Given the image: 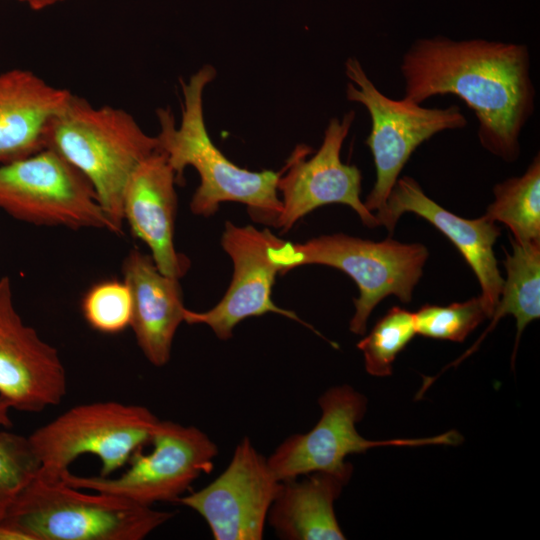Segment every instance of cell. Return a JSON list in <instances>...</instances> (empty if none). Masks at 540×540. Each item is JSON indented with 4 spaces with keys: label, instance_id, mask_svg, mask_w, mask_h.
I'll use <instances>...</instances> for the list:
<instances>
[{
    "label": "cell",
    "instance_id": "6da1fadb",
    "mask_svg": "<svg viewBox=\"0 0 540 540\" xmlns=\"http://www.w3.org/2000/svg\"><path fill=\"white\" fill-rule=\"evenodd\" d=\"M404 98L422 104L459 97L474 112L481 146L506 162L520 155V135L535 111L536 90L525 44L443 35L415 40L402 56Z\"/></svg>",
    "mask_w": 540,
    "mask_h": 540
},
{
    "label": "cell",
    "instance_id": "7a4b0ae2",
    "mask_svg": "<svg viewBox=\"0 0 540 540\" xmlns=\"http://www.w3.org/2000/svg\"><path fill=\"white\" fill-rule=\"evenodd\" d=\"M215 77V68L204 65L187 82L181 80L183 105L179 127L170 109H157L160 124L157 149L166 155L177 184L184 182L187 166L198 172L200 184L190 202L194 215L209 217L218 211L220 203L239 202L247 206L253 220L275 226L283 207L277 194L281 170L253 172L240 168L209 137L203 92Z\"/></svg>",
    "mask_w": 540,
    "mask_h": 540
},
{
    "label": "cell",
    "instance_id": "3957f363",
    "mask_svg": "<svg viewBox=\"0 0 540 540\" xmlns=\"http://www.w3.org/2000/svg\"><path fill=\"white\" fill-rule=\"evenodd\" d=\"M157 146L156 136L145 133L124 109L96 107L73 93L46 132V148L61 155L89 181L116 234L122 232L124 222L126 183Z\"/></svg>",
    "mask_w": 540,
    "mask_h": 540
},
{
    "label": "cell",
    "instance_id": "277c9868",
    "mask_svg": "<svg viewBox=\"0 0 540 540\" xmlns=\"http://www.w3.org/2000/svg\"><path fill=\"white\" fill-rule=\"evenodd\" d=\"M93 492L37 472L0 524L27 540H142L173 517L117 495Z\"/></svg>",
    "mask_w": 540,
    "mask_h": 540
},
{
    "label": "cell",
    "instance_id": "5b68a950",
    "mask_svg": "<svg viewBox=\"0 0 540 540\" xmlns=\"http://www.w3.org/2000/svg\"><path fill=\"white\" fill-rule=\"evenodd\" d=\"M159 421L145 406L97 401L71 407L28 439L42 475L61 477L77 458L92 454L101 462L99 475L108 477L150 443Z\"/></svg>",
    "mask_w": 540,
    "mask_h": 540
},
{
    "label": "cell",
    "instance_id": "8992f818",
    "mask_svg": "<svg viewBox=\"0 0 540 540\" xmlns=\"http://www.w3.org/2000/svg\"><path fill=\"white\" fill-rule=\"evenodd\" d=\"M282 273L306 264L334 267L357 284L355 313L349 329L364 335L373 309L389 295L409 303L428 258L427 248L393 239L375 242L343 233L323 235L304 243L284 241Z\"/></svg>",
    "mask_w": 540,
    "mask_h": 540
},
{
    "label": "cell",
    "instance_id": "52a82bcc",
    "mask_svg": "<svg viewBox=\"0 0 540 540\" xmlns=\"http://www.w3.org/2000/svg\"><path fill=\"white\" fill-rule=\"evenodd\" d=\"M345 73L350 80L346 98L363 105L371 118L365 144L373 156L376 179L364 205L370 212H378L412 153L442 131L464 128L467 119L457 105L429 108L404 97L384 95L355 57L346 60Z\"/></svg>",
    "mask_w": 540,
    "mask_h": 540
},
{
    "label": "cell",
    "instance_id": "ba28073f",
    "mask_svg": "<svg viewBox=\"0 0 540 540\" xmlns=\"http://www.w3.org/2000/svg\"><path fill=\"white\" fill-rule=\"evenodd\" d=\"M145 454L137 450L128 468L113 477L80 476L69 470L61 478L82 490L109 493L143 506L156 502H175L203 473H209L218 447L199 428L160 420Z\"/></svg>",
    "mask_w": 540,
    "mask_h": 540
},
{
    "label": "cell",
    "instance_id": "9c48e42d",
    "mask_svg": "<svg viewBox=\"0 0 540 540\" xmlns=\"http://www.w3.org/2000/svg\"><path fill=\"white\" fill-rule=\"evenodd\" d=\"M0 210L34 225L115 233L89 181L50 148L0 164Z\"/></svg>",
    "mask_w": 540,
    "mask_h": 540
},
{
    "label": "cell",
    "instance_id": "30bf717a",
    "mask_svg": "<svg viewBox=\"0 0 540 540\" xmlns=\"http://www.w3.org/2000/svg\"><path fill=\"white\" fill-rule=\"evenodd\" d=\"M321 417L306 433H295L281 442L267 457L279 481L299 478L317 471H340L350 465L345 458L380 446L458 445L457 431L417 439L373 441L356 429L367 408V399L349 385L334 386L318 400Z\"/></svg>",
    "mask_w": 540,
    "mask_h": 540
},
{
    "label": "cell",
    "instance_id": "8fae6325",
    "mask_svg": "<svg viewBox=\"0 0 540 540\" xmlns=\"http://www.w3.org/2000/svg\"><path fill=\"white\" fill-rule=\"evenodd\" d=\"M354 119L353 110L341 119L332 118L319 150L307 159L312 149L299 145L281 169L277 190L282 195L283 207L274 227L282 233H287L299 219L316 208L332 203L351 207L366 226H378L375 215L360 198L361 171L355 165L343 163L340 158Z\"/></svg>",
    "mask_w": 540,
    "mask_h": 540
},
{
    "label": "cell",
    "instance_id": "7c38bea8",
    "mask_svg": "<svg viewBox=\"0 0 540 540\" xmlns=\"http://www.w3.org/2000/svg\"><path fill=\"white\" fill-rule=\"evenodd\" d=\"M284 240L268 229L225 223L221 245L234 266L232 281L224 297L212 309L184 311V322L204 324L221 340H228L241 321L266 313H276L298 321L319 334L302 321L293 311L278 307L271 298L277 273L283 270L281 249Z\"/></svg>",
    "mask_w": 540,
    "mask_h": 540
},
{
    "label": "cell",
    "instance_id": "4fadbf2b",
    "mask_svg": "<svg viewBox=\"0 0 540 540\" xmlns=\"http://www.w3.org/2000/svg\"><path fill=\"white\" fill-rule=\"evenodd\" d=\"M280 483L267 457L245 437L214 481L176 503L202 516L215 540H260Z\"/></svg>",
    "mask_w": 540,
    "mask_h": 540
},
{
    "label": "cell",
    "instance_id": "5bb4252c",
    "mask_svg": "<svg viewBox=\"0 0 540 540\" xmlns=\"http://www.w3.org/2000/svg\"><path fill=\"white\" fill-rule=\"evenodd\" d=\"M67 385L58 350L23 321L10 278L0 277V397L17 411L41 412L62 402Z\"/></svg>",
    "mask_w": 540,
    "mask_h": 540
},
{
    "label": "cell",
    "instance_id": "9a60e30c",
    "mask_svg": "<svg viewBox=\"0 0 540 540\" xmlns=\"http://www.w3.org/2000/svg\"><path fill=\"white\" fill-rule=\"evenodd\" d=\"M405 212L424 218L455 245L475 273L481 287L479 296L492 317L504 282L493 250L500 235L496 223L486 215L465 219L446 210L429 198L410 176L397 179L385 205L374 215L378 226L383 225L393 232Z\"/></svg>",
    "mask_w": 540,
    "mask_h": 540
},
{
    "label": "cell",
    "instance_id": "2e32d148",
    "mask_svg": "<svg viewBox=\"0 0 540 540\" xmlns=\"http://www.w3.org/2000/svg\"><path fill=\"white\" fill-rule=\"evenodd\" d=\"M176 174L166 155L156 150L131 173L123 193V219L131 233L143 241L159 271L180 279L189 259L174 244L177 194Z\"/></svg>",
    "mask_w": 540,
    "mask_h": 540
},
{
    "label": "cell",
    "instance_id": "e0dca14e",
    "mask_svg": "<svg viewBox=\"0 0 540 540\" xmlns=\"http://www.w3.org/2000/svg\"><path fill=\"white\" fill-rule=\"evenodd\" d=\"M123 280L132 296V328L146 359L166 365L176 331L184 322L185 306L179 279L162 274L151 255L133 249L122 265Z\"/></svg>",
    "mask_w": 540,
    "mask_h": 540
},
{
    "label": "cell",
    "instance_id": "ac0fdd59",
    "mask_svg": "<svg viewBox=\"0 0 540 540\" xmlns=\"http://www.w3.org/2000/svg\"><path fill=\"white\" fill-rule=\"evenodd\" d=\"M26 69L0 74V164L14 162L46 148L52 119L71 96Z\"/></svg>",
    "mask_w": 540,
    "mask_h": 540
},
{
    "label": "cell",
    "instance_id": "d6986e66",
    "mask_svg": "<svg viewBox=\"0 0 540 540\" xmlns=\"http://www.w3.org/2000/svg\"><path fill=\"white\" fill-rule=\"evenodd\" d=\"M350 464L340 471H317L281 481L267 522L285 540H343L334 502L352 475Z\"/></svg>",
    "mask_w": 540,
    "mask_h": 540
},
{
    "label": "cell",
    "instance_id": "ffe728a7",
    "mask_svg": "<svg viewBox=\"0 0 540 540\" xmlns=\"http://www.w3.org/2000/svg\"><path fill=\"white\" fill-rule=\"evenodd\" d=\"M511 243L512 253L507 254L504 261L507 277L503 282L499 302L491 317L492 322L478 341L452 365L458 364L475 351L486 334L503 316L508 314L515 317L517 325L512 356V363H514L524 328L540 317V242L519 243L512 240Z\"/></svg>",
    "mask_w": 540,
    "mask_h": 540
},
{
    "label": "cell",
    "instance_id": "44dd1931",
    "mask_svg": "<svg viewBox=\"0 0 540 540\" xmlns=\"http://www.w3.org/2000/svg\"><path fill=\"white\" fill-rule=\"evenodd\" d=\"M486 216L504 223L519 243L540 242V157L526 171L497 183Z\"/></svg>",
    "mask_w": 540,
    "mask_h": 540
},
{
    "label": "cell",
    "instance_id": "7402d4cb",
    "mask_svg": "<svg viewBox=\"0 0 540 540\" xmlns=\"http://www.w3.org/2000/svg\"><path fill=\"white\" fill-rule=\"evenodd\" d=\"M10 404L0 397V426L9 428ZM40 463L28 437L0 431V523L19 492L37 474Z\"/></svg>",
    "mask_w": 540,
    "mask_h": 540
},
{
    "label": "cell",
    "instance_id": "603a6c76",
    "mask_svg": "<svg viewBox=\"0 0 540 540\" xmlns=\"http://www.w3.org/2000/svg\"><path fill=\"white\" fill-rule=\"evenodd\" d=\"M415 334L414 313L398 306L389 309L357 344L363 353L366 371L377 377L391 375L397 355Z\"/></svg>",
    "mask_w": 540,
    "mask_h": 540
},
{
    "label": "cell",
    "instance_id": "cb8c5ba5",
    "mask_svg": "<svg viewBox=\"0 0 540 540\" xmlns=\"http://www.w3.org/2000/svg\"><path fill=\"white\" fill-rule=\"evenodd\" d=\"M491 318L480 296L448 306L426 304L414 313L416 332L424 337L462 342Z\"/></svg>",
    "mask_w": 540,
    "mask_h": 540
},
{
    "label": "cell",
    "instance_id": "d4e9b609",
    "mask_svg": "<svg viewBox=\"0 0 540 540\" xmlns=\"http://www.w3.org/2000/svg\"><path fill=\"white\" fill-rule=\"evenodd\" d=\"M89 326L104 334H117L130 327L132 296L126 282L110 279L94 284L81 303Z\"/></svg>",
    "mask_w": 540,
    "mask_h": 540
},
{
    "label": "cell",
    "instance_id": "484cf974",
    "mask_svg": "<svg viewBox=\"0 0 540 540\" xmlns=\"http://www.w3.org/2000/svg\"><path fill=\"white\" fill-rule=\"evenodd\" d=\"M26 3L33 10H41L63 0H19Z\"/></svg>",
    "mask_w": 540,
    "mask_h": 540
}]
</instances>
